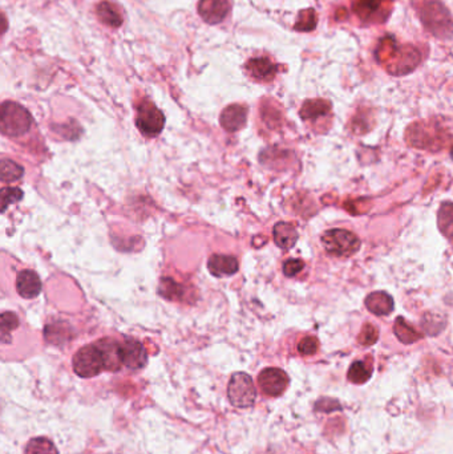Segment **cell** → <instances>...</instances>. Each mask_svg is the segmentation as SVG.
Returning <instances> with one entry per match:
<instances>
[{"mask_svg": "<svg viewBox=\"0 0 453 454\" xmlns=\"http://www.w3.org/2000/svg\"><path fill=\"white\" fill-rule=\"evenodd\" d=\"M376 57L387 63V71L391 75H407L412 72L420 63V52L412 45H396L388 38L382 41L380 48L376 51Z\"/></svg>", "mask_w": 453, "mask_h": 454, "instance_id": "6da1fadb", "label": "cell"}, {"mask_svg": "<svg viewBox=\"0 0 453 454\" xmlns=\"http://www.w3.org/2000/svg\"><path fill=\"white\" fill-rule=\"evenodd\" d=\"M423 26L440 41L453 38V16L439 0H428L417 10Z\"/></svg>", "mask_w": 453, "mask_h": 454, "instance_id": "7a4b0ae2", "label": "cell"}, {"mask_svg": "<svg viewBox=\"0 0 453 454\" xmlns=\"http://www.w3.org/2000/svg\"><path fill=\"white\" fill-rule=\"evenodd\" d=\"M32 125V117L27 109L17 103L6 101L1 105L0 116V128L6 136L19 137L27 133Z\"/></svg>", "mask_w": 453, "mask_h": 454, "instance_id": "3957f363", "label": "cell"}, {"mask_svg": "<svg viewBox=\"0 0 453 454\" xmlns=\"http://www.w3.org/2000/svg\"><path fill=\"white\" fill-rule=\"evenodd\" d=\"M322 246L330 255L338 258H348L355 254L360 247V240L348 230L333 228L326 231L322 238Z\"/></svg>", "mask_w": 453, "mask_h": 454, "instance_id": "277c9868", "label": "cell"}, {"mask_svg": "<svg viewBox=\"0 0 453 454\" xmlns=\"http://www.w3.org/2000/svg\"><path fill=\"white\" fill-rule=\"evenodd\" d=\"M227 397L237 408H250L257 399V390L253 379L247 374H233L227 386Z\"/></svg>", "mask_w": 453, "mask_h": 454, "instance_id": "5b68a950", "label": "cell"}, {"mask_svg": "<svg viewBox=\"0 0 453 454\" xmlns=\"http://www.w3.org/2000/svg\"><path fill=\"white\" fill-rule=\"evenodd\" d=\"M106 369L101 351L96 344L80 348L73 356V371L82 379H91Z\"/></svg>", "mask_w": 453, "mask_h": 454, "instance_id": "8992f818", "label": "cell"}, {"mask_svg": "<svg viewBox=\"0 0 453 454\" xmlns=\"http://www.w3.org/2000/svg\"><path fill=\"white\" fill-rule=\"evenodd\" d=\"M136 125L144 136L156 137L165 126L164 113L153 103L143 101L137 108Z\"/></svg>", "mask_w": 453, "mask_h": 454, "instance_id": "52a82bcc", "label": "cell"}, {"mask_svg": "<svg viewBox=\"0 0 453 454\" xmlns=\"http://www.w3.org/2000/svg\"><path fill=\"white\" fill-rule=\"evenodd\" d=\"M392 1L394 0H355L354 11L364 22H384L391 11Z\"/></svg>", "mask_w": 453, "mask_h": 454, "instance_id": "ba28073f", "label": "cell"}, {"mask_svg": "<svg viewBox=\"0 0 453 454\" xmlns=\"http://www.w3.org/2000/svg\"><path fill=\"white\" fill-rule=\"evenodd\" d=\"M120 356L122 365L129 369H141L147 365V349L141 342L134 339H127L120 344Z\"/></svg>", "mask_w": 453, "mask_h": 454, "instance_id": "9c48e42d", "label": "cell"}, {"mask_svg": "<svg viewBox=\"0 0 453 454\" xmlns=\"http://www.w3.org/2000/svg\"><path fill=\"white\" fill-rule=\"evenodd\" d=\"M258 384L267 396H280L289 386V377L280 368H266L258 376Z\"/></svg>", "mask_w": 453, "mask_h": 454, "instance_id": "30bf717a", "label": "cell"}, {"mask_svg": "<svg viewBox=\"0 0 453 454\" xmlns=\"http://www.w3.org/2000/svg\"><path fill=\"white\" fill-rule=\"evenodd\" d=\"M230 11L227 0H200L199 14L208 24H218L224 22Z\"/></svg>", "mask_w": 453, "mask_h": 454, "instance_id": "8fae6325", "label": "cell"}, {"mask_svg": "<svg viewBox=\"0 0 453 454\" xmlns=\"http://www.w3.org/2000/svg\"><path fill=\"white\" fill-rule=\"evenodd\" d=\"M16 288L20 296L26 299H34L41 293V278L32 270H23L17 274Z\"/></svg>", "mask_w": 453, "mask_h": 454, "instance_id": "7c38bea8", "label": "cell"}, {"mask_svg": "<svg viewBox=\"0 0 453 454\" xmlns=\"http://www.w3.org/2000/svg\"><path fill=\"white\" fill-rule=\"evenodd\" d=\"M247 119V109L238 104L229 105L221 115V125L227 132H237L242 129Z\"/></svg>", "mask_w": 453, "mask_h": 454, "instance_id": "4fadbf2b", "label": "cell"}, {"mask_svg": "<svg viewBox=\"0 0 453 454\" xmlns=\"http://www.w3.org/2000/svg\"><path fill=\"white\" fill-rule=\"evenodd\" d=\"M246 69L255 80L270 81L277 75V66L268 57H254L246 64Z\"/></svg>", "mask_w": 453, "mask_h": 454, "instance_id": "5bb4252c", "label": "cell"}, {"mask_svg": "<svg viewBox=\"0 0 453 454\" xmlns=\"http://www.w3.org/2000/svg\"><path fill=\"white\" fill-rule=\"evenodd\" d=\"M96 346L101 351L106 369L108 371H119L122 361L120 356V343L112 340V339H103L96 343Z\"/></svg>", "mask_w": 453, "mask_h": 454, "instance_id": "9a60e30c", "label": "cell"}, {"mask_svg": "<svg viewBox=\"0 0 453 454\" xmlns=\"http://www.w3.org/2000/svg\"><path fill=\"white\" fill-rule=\"evenodd\" d=\"M208 268L214 277H227L238 271V261L231 255L215 254L209 258Z\"/></svg>", "mask_w": 453, "mask_h": 454, "instance_id": "2e32d148", "label": "cell"}, {"mask_svg": "<svg viewBox=\"0 0 453 454\" xmlns=\"http://www.w3.org/2000/svg\"><path fill=\"white\" fill-rule=\"evenodd\" d=\"M366 307L368 308L370 312L379 316H384L392 312L394 309V299L391 295L387 294L384 291H378L368 295L366 299Z\"/></svg>", "mask_w": 453, "mask_h": 454, "instance_id": "e0dca14e", "label": "cell"}, {"mask_svg": "<svg viewBox=\"0 0 453 454\" xmlns=\"http://www.w3.org/2000/svg\"><path fill=\"white\" fill-rule=\"evenodd\" d=\"M274 241L282 250H290L298 241V233L292 224L280 222L274 226Z\"/></svg>", "mask_w": 453, "mask_h": 454, "instance_id": "ac0fdd59", "label": "cell"}, {"mask_svg": "<svg viewBox=\"0 0 453 454\" xmlns=\"http://www.w3.org/2000/svg\"><path fill=\"white\" fill-rule=\"evenodd\" d=\"M331 112V103L323 98L307 100L301 108V117L303 120H318L326 117Z\"/></svg>", "mask_w": 453, "mask_h": 454, "instance_id": "d6986e66", "label": "cell"}, {"mask_svg": "<svg viewBox=\"0 0 453 454\" xmlns=\"http://www.w3.org/2000/svg\"><path fill=\"white\" fill-rule=\"evenodd\" d=\"M97 16L108 27L119 28L122 24L120 11L109 1H103L97 6Z\"/></svg>", "mask_w": 453, "mask_h": 454, "instance_id": "ffe728a7", "label": "cell"}, {"mask_svg": "<svg viewBox=\"0 0 453 454\" xmlns=\"http://www.w3.org/2000/svg\"><path fill=\"white\" fill-rule=\"evenodd\" d=\"M438 224H439L440 231L450 240L453 241V203L452 202H444L440 206L439 214H438Z\"/></svg>", "mask_w": 453, "mask_h": 454, "instance_id": "44dd1931", "label": "cell"}, {"mask_svg": "<svg viewBox=\"0 0 453 454\" xmlns=\"http://www.w3.org/2000/svg\"><path fill=\"white\" fill-rule=\"evenodd\" d=\"M24 169L17 165L15 161L1 160L0 163V178L3 182H14L23 177Z\"/></svg>", "mask_w": 453, "mask_h": 454, "instance_id": "7402d4cb", "label": "cell"}, {"mask_svg": "<svg viewBox=\"0 0 453 454\" xmlns=\"http://www.w3.org/2000/svg\"><path fill=\"white\" fill-rule=\"evenodd\" d=\"M24 454H59V452L52 441L45 437H36L28 442Z\"/></svg>", "mask_w": 453, "mask_h": 454, "instance_id": "603a6c76", "label": "cell"}, {"mask_svg": "<svg viewBox=\"0 0 453 454\" xmlns=\"http://www.w3.org/2000/svg\"><path fill=\"white\" fill-rule=\"evenodd\" d=\"M373 374V368L364 363V361H357L351 365L348 371V380L355 384H363L366 383Z\"/></svg>", "mask_w": 453, "mask_h": 454, "instance_id": "cb8c5ba5", "label": "cell"}, {"mask_svg": "<svg viewBox=\"0 0 453 454\" xmlns=\"http://www.w3.org/2000/svg\"><path fill=\"white\" fill-rule=\"evenodd\" d=\"M394 330H395V334L398 336V339L404 344H412L416 340L420 339V335L417 334L411 325H408L403 318L396 319Z\"/></svg>", "mask_w": 453, "mask_h": 454, "instance_id": "d4e9b609", "label": "cell"}, {"mask_svg": "<svg viewBox=\"0 0 453 454\" xmlns=\"http://www.w3.org/2000/svg\"><path fill=\"white\" fill-rule=\"evenodd\" d=\"M315 27H317V13L312 8L301 11L294 28L301 32H310Z\"/></svg>", "mask_w": 453, "mask_h": 454, "instance_id": "484cf974", "label": "cell"}, {"mask_svg": "<svg viewBox=\"0 0 453 454\" xmlns=\"http://www.w3.org/2000/svg\"><path fill=\"white\" fill-rule=\"evenodd\" d=\"M164 298L166 299H180L182 296V287L177 284L173 279L164 278L161 281L160 291H159Z\"/></svg>", "mask_w": 453, "mask_h": 454, "instance_id": "4316f807", "label": "cell"}, {"mask_svg": "<svg viewBox=\"0 0 453 454\" xmlns=\"http://www.w3.org/2000/svg\"><path fill=\"white\" fill-rule=\"evenodd\" d=\"M23 198V191L17 187H4L1 190V212L4 213L8 206Z\"/></svg>", "mask_w": 453, "mask_h": 454, "instance_id": "83f0119b", "label": "cell"}, {"mask_svg": "<svg viewBox=\"0 0 453 454\" xmlns=\"http://www.w3.org/2000/svg\"><path fill=\"white\" fill-rule=\"evenodd\" d=\"M19 325V319L15 315L14 312H3L1 314V336H3V342L6 340V336L10 334L11 331H14L15 328H17Z\"/></svg>", "mask_w": 453, "mask_h": 454, "instance_id": "f1b7e54d", "label": "cell"}, {"mask_svg": "<svg viewBox=\"0 0 453 454\" xmlns=\"http://www.w3.org/2000/svg\"><path fill=\"white\" fill-rule=\"evenodd\" d=\"M318 349V340L315 337H305L303 340H301V343L298 344V351L301 355H305V356H310V355H314Z\"/></svg>", "mask_w": 453, "mask_h": 454, "instance_id": "f546056e", "label": "cell"}, {"mask_svg": "<svg viewBox=\"0 0 453 454\" xmlns=\"http://www.w3.org/2000/svg\"><path fill=\"white\" fill-rule=\"evenodd\" d=\"M378 336L379 335H378L376 328L373 327L371 324H366L363 327V330H361V334H360V343L363 346H373V344H375V342L378 340Z\"/></svg>", "mask_w": 453, "mask_h": 454, "instance_id": "4dcf8cb0", "label": "cell"}, {"mask_svg": "<svg viewBox=\"0 0 453 454\" xmlns=\"http://www.w3.org/2000/svg\"><path fill=\"white\" fill-rule=\"evenodd\" d=\"M303 268H305L303 261H301V259H289L283 265V272H285L286 277L293 278L295 275H298L303 270Z\"/></svg>", "mask_w": 453, "mask_h": 454, "instance_id": "1f68e13d", "label": "cell"}]
</instances>
